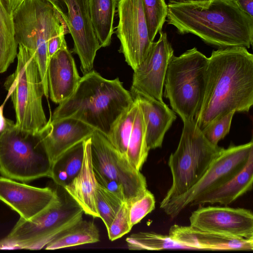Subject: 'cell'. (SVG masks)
<instances>
[{
    "label": "cell",
    "instance_id": "23",
    "mask_svg": "<svg viewBox=\"0 0 253 253\" xmlns=\"http://www.w3.org/2000/svg\"><path fill=\"white\" fill-rule=\"evenodd\" d=\"M117 2L118 0H89L91 22L101 47L111 43Z\"/></svg>",
    "mask_w": 253,
    "mask_h": 253
},
{
    "label": "cell",
    "instance_id": "6",
    "mask_svg": "<svg viewBox=\"0 0 253 253\" xmlns=\"http://www.w3.org/2000/svg\"><path fill=\"white\" fill-rule=\"evenodd\" d=\"M15 38L32 52L41 77L44 95L48 97L47 43L56 33L67 27L59 13L46 0H25L12 14Z\"/></svg>",
    "mask_w": 253,
    "mask_h": 253
},
{
    "label": "cell",
    "instance_id": "5",
    "mask_svg": "<svg viewBox=\"0 0 253 253\" xmlns=\"http://www.w3.org/2000/svg\"><path fill=\"white\" fill-rule=\"evenodd\" d=\"M17 67L6 80L7 97H11L16 116V126L20 129L38 134L47 123L43 110L44 95L40 71L34 55L19 44Z\"/></svg>",
    "mask_w": 253,
    "mask_h": 253
},
{
    "label": "cell",
    "instance_id": "15",
    "mask_svg": "<svg viewBox=\"0 0 253 253\" xmlns=\"http://www.w3.org/2000/svg\"><path fill=\"white\" fill-rule=\"evenodd\" d=\"M190 225L199 230L238 238L253 239V214L244 208L201 207L189 217Z\"/></svg>",
    "mask_w": 253,
    "mask_h": 253
},
{
    "label": "cell",
    "instance_id": "22",
    "mask_svg": "<svg viewBox=\"0 0 253 253\" xmlns=\"http://www.w3.org/2000/svg\"><path fill=\"white\" fill-rule=\"evenodd\" d=\"M253 183V152L244 167L233 177L195 200L190 207L207 204L227 206L251 190Z\"/></svg>",
    "mask_w": 253,
    "mask_h": 253
},
{
    "label": "cell",
    "instance_id": "17",
    "mask_svg": "<svg viewBox=\"0 0 253 253\" xmlns=\"http://www.w3.org/2000/svg\"><path fill=\"white\" fill-rule=\"evenodd\" d=\"M95 130L86 123L74 118L49 119L40 132L52 165L66 151L89 138Z\"/></svg>",
    "mask_w": 253,
    "mask_h": 253
},
{
    "label": "cell",
    "instance_id": "39",
    "mask_svg": "<svg viewBox=\"0 0 253 253\" xmlns=\"http://www.w3.org/2000/svg\"><path fill=\"white\" fill-rule=\"evenodd\" d=\"M210 0H169V1L180 3H196L206 5Z\"/></svg>",
    "mask_w": 253,
    "mask_h": 253
},
{
    "label": "cell",
    "instance_id": "19",
    "mask_svg": "<svg viewBox=\"0 0 253 253\" xmlns=\"http://www.w3.org/2000/svg\"><path fill=\"white\" fill-rule=\"evenodd\" d=\"M47 78L48 94L55 103L63 102L75 91L81 77L67 46L58 50L49 59Z\"/></svg>",
    "mask_w": 253,
    "mask_h": 253
},
{
    "label": "cell",
    "instance_id": "33",
    "mask_svg": "<svg viewBox=\"0 0 253 253\" xmlns=\"http://www.w3.org/2000/svg\"><path fill=\"white\" fill-rule=\"evenodd\" d=\"M155 199L153 194L147 189L145 194L130 203L129 206V217L130 225L133 227L140 222L155 208Z\"/></svg>",
    "mask_w": 253,
    "mask_h": 253
},
{
    "label": "cell",
    "instance_id": "18",
    "mask_svg": "<svg viewBox=\"0 0 253 253\" xmlns=\"http://www.w3.org/2000/svg\"><path fill=\"white\" fill-rule=\"evenodd\" d=\"M169 235L185 249L211 251L253 250V239L221 235L189 226L172 225Z\"/></svg>",
    "mask_w": 253,
    "mask_h": 253
},
{
    "label": "cell",
    "instance_id": "4",
    "mask_svg": "<svg viewBox=\"0 0 253 253\" xmlns=\"http://www.w3.org/2000/svg\"><path fill=\"white\" fill-rule=\"evenodd\" d=\"M183 122L178 146L169 156L168 161L172 184L161 201L160 206L190 190L224 149L210 142L194 119Z\"/></svg>",
    "mask_w": 253,
    "mask_h": 253
},
{
    "label": "cell",
    "instance_id": "10",
    "mask_svg": "<svg viewBox=\"0 0 253 253\" xmlns=\"http://www.w3.org/2000/svg\"><path fill=\"white\" fill-rule=\"evenodd\" d=\"M90 148L96 177L121 184L128 203L143 196L147 190L145 177L117 150L105 134L95 130L90 136Z\"/></svg>",
    "mask_w": 253,
    "mask_h": 253
},
{
    "label": "cell",
    "instance_id": "24",
    "mask_svg": "<svg viewBox=\"0 0 253 253\" xmlns=\"http://www.w3.org/2000/svg\"><path fill=\"white\" fill-rule=\"evenodd\" d=\"M99 241V231L94 222L82 219L48 243L45 249L54 250L95 243Z\"/></svg>",
    "mask_w": 253,
    "mask_h": 253
},
{
    "label": "cell",
    "instance_id": "7",
    "mask_svg": "<svg viewBox=\"0 0 253 253\" xmlns=\"http://www.w3.org/2000/svg\"><path fill=\"white\" fill-rule=\"evenodd\" d=\"M52 163L41 132L19 129L8 119L0 133V172L5 177L23 182L50 177Z\"/></svg>",
    "mask_w": 253,
    "mask_h": 253
},
{
    "label": "cell",
    "instance_id": "38",
    "mask_svg": "<svg viewBox=\"0 0 253 253\" xmlns=\"http://www.w3.org/2000/svg\"><path fill=\"white\" fill-rule=\"evenodd\" d=\"M8 98L6 97L4 102L0 106V133L5 129L7 124L8 119L4 117L3 114V107Z\"/></svg>",
    "mask_w": 253,
    "mask_h": 253
},
{
    "label": "cell",
    "instance_id": "14",
    "mask_svg": "<svg viewBox=\"0 0 253 253\" xmlns=\"http://www.w3.org/2000/svg\"><path fill=\"white\" fill-rule=\"evenodd\" d=\"M159 33L158 40L152 42L145 59L133 70L130 93H141L163 101L166 72L174 51L167 34L162 31Z\"/></svg>",
    "mask_w": 253,
    "mask_h": 253
},
{
    "label": "cell",
    "instance_id": "30",
    "mask_svg": "<svg viewBox=\"0 0 253 253\" xmlns=\"http://www.w3.org/2000/svg\"><path fill=\"white\" fill-rule=\"evenodd\" d=\"M96 207L99 218L108 228L122 204L125 201L97 182Z\"/></svg>",
    "mask_w": 253,
    "mask_h": 253
},
{
    "label": "cell",
    "instance_id": "8",
    "mask_svg": "<svg viewBox=\"0 0 253 253\" xmlns=\"http://www.w3.org/2000/svg\"><path fill=\"white\" fill-rule=\"evenodd\" d=\"M208 58L196 47L173 55L166 72L164 96L182 121L194 119L205 87Z\"/></svg>",
    "mask_w": 253,
    "mask_h": 253
},
{
    "label": "cell",
    "instance_id": "32",
    "mask_svg": "<svg viewBox=\"0 0 253 253\" xmlns=\"http://www.w3.org/2000/svg\"><path fill=\"white\" fill-rule=\"evenodd\" d=\"M235 113L234 111L229 112L211 122L201 130L210 142L217 145L218 142L229 133Z\"/></svg>",
    "mask_w": 253,
    "mask_h": 253
},
{
    "label": "cell",
    "instance_id": "11",
    "mask_svg": "<svg viewBox=\"0 0 253 253\" xmlns=\"http://www.w3.org/2000/svg\"><path fill=\"white\" fill-rule=\"evenodd\" d=\"M253 152L252 140L244 144L224 149L190 190L160 208L171 218H175L195 200L233 177L244 167Z\"/></svg>",
    "mask_w": 253,
    "mask_h": 253
},
{
    "label": "cell",
    "instance_id": "35",
    "mask_svg": "<svg viewBox=\"0 0 253 253\" xmlns=\"http://www.w3.org/2000/svg\"><path fill=\"white\" fill-rule=\"evenodd\" d=\"M68 34L65 30L53 34L49 39L47 43V53L49 59L58 50L67 46L65 35Z\"/></svg>",
    "mask_w": 253,
    "mask_h": 253
},
{
    "label": "cell",
    "instance_id": "21",
    "mask_svg": "<svg viewBox=\"0 0 253 253\" xmlns=\"http://www.w3.org/2000/svg\"><path fill=\"white\" fill-rule=\"evenodd\" d=\"M97 181L92 167L90 137L84 140V156L78 174L63 188L82 208L84 212L99 218L96 207Z\"/></svg>",
    "mask_w": 253,
    "mask_h": 253
},
{
    "label": "cell",
    "instance_id": "28",
    "mask_svg": "<svg viewBox=\"0 0 253 253\" xmlns=\"http://www.w3.org/2000/svg\"><path fill=\"white\" fill-rule=\"evenodd\" d=\"M133 99L132 104L119 118L107 136L117 150L126 157L129 139L138 105L137 100Z\"/></svg>",
    "mask_w": 253,
    "mask_h": 253
},
{
    "label": "cell",
    "instance_id": "29",
    "mask_svg": "<svg viewBox=\"0 0 253 253\" xmlns=\"http://www.w3.org/2000/svg\"><path fill=\"white\" fill-rule=\"evenodd\" d=\"M129 250L158 251L167 249H185L172 240L169 236L154 232L133 233L126 239Z\"/></svg>",
    "mask_w": 253,
    "mask_h": 253
},
{
    "label": "cell",
    "instance_id": "12",
    "mask_svg": "<svg viewBox=\"0 0 253 253\" xmlns=\"http://www.w3.org/2000/svg\"><path fill=\"white\" fill-rule=\"evenodd\" d=\"M59 13L74 42L73 52L80 60L85 74L91 71L101 48L91 22L89 0H46Z\"/></svg>",
    "mask_w": 253,
    "mask_h": 253
},
{
    "label": "cell",
    "instance_id": "9",
    "mask_svg": "<svg viewBox=\"0 0 253 253\" xmlns=\"http://www.w3.org/2000/svg\"><path fill=\"white\" fill-rule=\"evenodd\" d=\"M59 194L57 201L32 219L20 217L8 235L0 240V250H41L83 219L82 208L67 192Z\"/></svg>",
    "mask_w": 253,
    "mask_h": 253
},
{
    "label": "cell",
    "instance_id": "1",
    "mask_svg": "<svg viewBox=\"0 0 253 253\" xmlns=\"http://www.w3.org/2000/svg\"><path fill=\"white\" fill-rule=\"evenodd\" d=\"M253 105V55L242 46L213 50L203 98L194 121L202 130L230 112H248Z\"/></svg>",
    "mask_w": 253,
    "mask_h": 253
},
{
    "label": "cell",
    "instance_id": "31",
    "mask_svg": "<svg viewBox=\"0 0 253 253\" xmlns=\"http://www.w3.org/2000/svg\"><path fill=\"white\" fill-rule=\"evenodd\" d=\"M148 24L150 40L154 42L162 30L167 14L165 0H142Z\"/></svg>",
    "mask_w": 253,
    "mask_h": 253
},
{
    "label": "cell",
    "instance_id": "34",
    "mask_svg": "<svg viewBox=\"0 0 253 253\" xmlns=\"http://www.w3.org/2000/svg\"><path fill=\"white\" fill-rule=\"evenodd\" d=\"M129 217V206L124 202L120 207L114 218L107 228L110 241H113L122 237L131 229Z\"/></svg>",
    "mask_w": 253,
    "mask_h": 253
},
{
    "label": "cell",
    "instance_id": "25",
    "mask_svg": "<svg viewBox=\"0 0 253 253\" xmlns=\"http://www.w3.org/2000/svg\"><path fill=\"white\" fill-rule=\"evenodd\" d=\"M84 156V140L61 155L52 165L50 177L54 183L63 188L78 174Z\"/></svg>",
    "mask_w": 253,
    "mask_h": 253
},
{
    "label": "cell",
    "instance_id": "27",
    "mask_svg": "<svg viewBox=\"0 0 253 253\" xmlns=\"http://www.w3.org/2000/svg\"><path fill=\"white\" fill-rule=\"evenodd\" d=\"M13 15L0 0V73L5 72L17 54Z\"/></svg>",
    "mask_w": 253,
    "mask_h": 253
},
{
    "label": "cell",
    "instance_id": "36",
    "mask_svg": "<svg viewBox=\"0 0 253 253\" xmlns=\"http://www.w3.org/2000/svg\"><path fill=\"white\" fill-rule=\"evenodd\" d=\"M243 12L253 18V0H232Z\"/></svg>",
    "mask_w": 253,
    "mask_h": 253
},
{
    "label": "cell",
    "instance_id": "3",
    "mask_svg": "<svg viewBox=\"0 0 253 253\" xmlns=\"http://www.w3.org/2000/svg\"><path fill=\"white\" fill-rule=\"evenodd\" d=\"M133 102L118 78L108 80L92 70L84 74L74 92L59 104L50 119L74 118L107 136Z\"/></svg>",
    "mask_w": 253,
    "mask_h": 253
},
{
    "label": "cell",
    "instance_id": "26",
    "mask_svg": "<svg viewBox=\"0 0 253 253\" xmlns=\"http://www.w3.org/2000/svg\"><path fill=\"white\" fill-rule=\"evenodd\" d=\"M149 151L146 140L145 123L138 104L129 139L126 157L130 164L140 171L147 160Z\"/></svg>",
    "mask_w": 253,
    "mask_h": 253
},
{
    "label": "cell",
    "instance_id": "37",
    "mask_svg": "<svg viewBox=\"0 0 253 253\" xmlns=\"http://www.w3.org/2000/svg\"><path fill=\"white\" fill-rule=\"evenodd\" d=\"M1 2L10 14H13L17 8L25 0H1Z\"/></svg>",
    "mask_w": 253,
    "mask_h": 253
},
{
    "label": "cell",
    "instance_id": "16",
    "mask_svg": "<svg viewBox=\"0 0 253 253\" xmlns=\"http://www.w3.org/2000/svg\"><path fill=\"white\" fill-rule=\"evenodd\" d=\"M58 190L37 187L0 176V200L29 220L38 215L58 200Z\"/></svg>",
    "mask_w": 253,
    "mask_h": 253
},
{
    "label": "cell",
    "instance_id": "20",
    "mask_svg": "<svg viewBox=\"0 0 253 253\" xmlns=\"http://www.w3.org/2000/svg\"><path fill=\"white\" fill-rule=\"evenodd\" d=\"M131 95L137 100L143 115L148 148H161L165 134L176 118L175 112L164 101L141 93Z\"/></svg>",
    "mask_w": 253,
    "mask_h": 253
},
{
    "label": "cell",
    "instance_id": "13",
    "mask_svg": "<svg viewBox=\"0 0 253 253\" xmlns=\"http://www.w3.org/2000/svg\"><path fill=\"white\" fill-rule=\"evenodd\" d=\"M119 22L116 33L119 52L134 70L146 58L152 43L142 0H118Z\"/></svg>",
    "mask_w": 253,
    "mask_h": 253
},
{
    "label": "cell",
    "instance_id": "2",
    "mask_svg": "<svg viewBox=\"0 0 253 253\" xmlns=\"http://www.w3.org/2000/svg\"><path fill=\"white\" fill-rule=\"evenodd\" d=\"M166 21L179 34H194L218 48H249L253 43V18L232 0H211L206 5L169 1Z\"/></svg>",
    "mask_w": 253,
    "mask_h": 253
}]
</instances>
